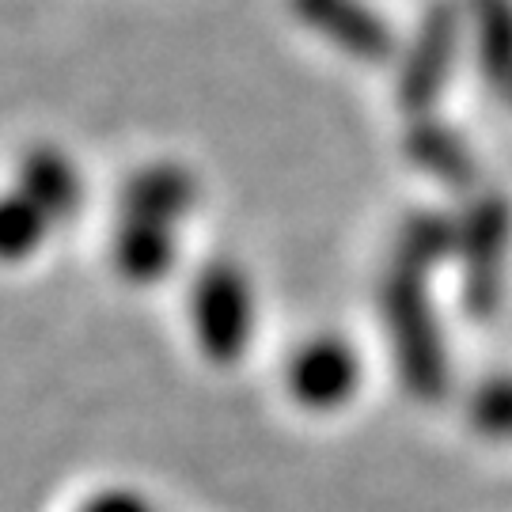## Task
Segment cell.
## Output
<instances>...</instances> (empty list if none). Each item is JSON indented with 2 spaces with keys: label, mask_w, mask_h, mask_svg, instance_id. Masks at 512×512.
Returning a JSON list of instances; mask_svg holds the SVG:
<instances>
[{
  "label": "cell",
  "mask_w": 512,
  "mask_h": 512,
  "mask_svg": "<svg viewBox=\"0 0 512 512\" xmlns=\"http://www.w3.org/2000/svg\"><path fill=\"white\" fill-rule=\"evenodd\" d=\"M19 194L31 198L50 220H61L80 205V175L65 156H57L54 148H42V152H31L23 160Z\"/></svg>",
  "instance_id": "obj_1"
},
{
  "label": "cell",
  "mask_w": 512,
  "mask_h": 512,
  "mask_svg": "<svg viewBox=\"0 0 512 512\" xmlns=\"http://www.w3.org/2000/svg\"><path fill=\"white\" fill-rule=\"evenodd\" d=\"M243 330V293L228 274H213L202 289V334L209 349L232 353Z\"/></svg>",
  "instance_id": "obj_2"
},
{
  "label": "cell",
  "mask_w": 512,
  "mask_h": 512,
  "mask_svg": "<svg viewBox=\"0 0 512 512\" xmlns=\"http://www.w3.org/2000/svg\"><path fill=\"white\" fill-rule=\"evenodd\" d=\"M50 224L54 220L31 198H23V194L0 198V258H27L50 232Z\"/></svg>",
  "instance_id": "obj_3"
},
{
  "label": "cell",
  "mask_w": 512,
  "mask_h": 512,
  "mask_svg": "<svg viewBox=\"0 0 512 512\" xmlns=\"http://www.w3.org/2000/svg\"><path fill=\"white\" fill-rule=\"evenodd\" d=\"M80 512H148V505L133 494H99Z\"/></svg>",
  "instance_id": "obj_4"
}]
</instances>
